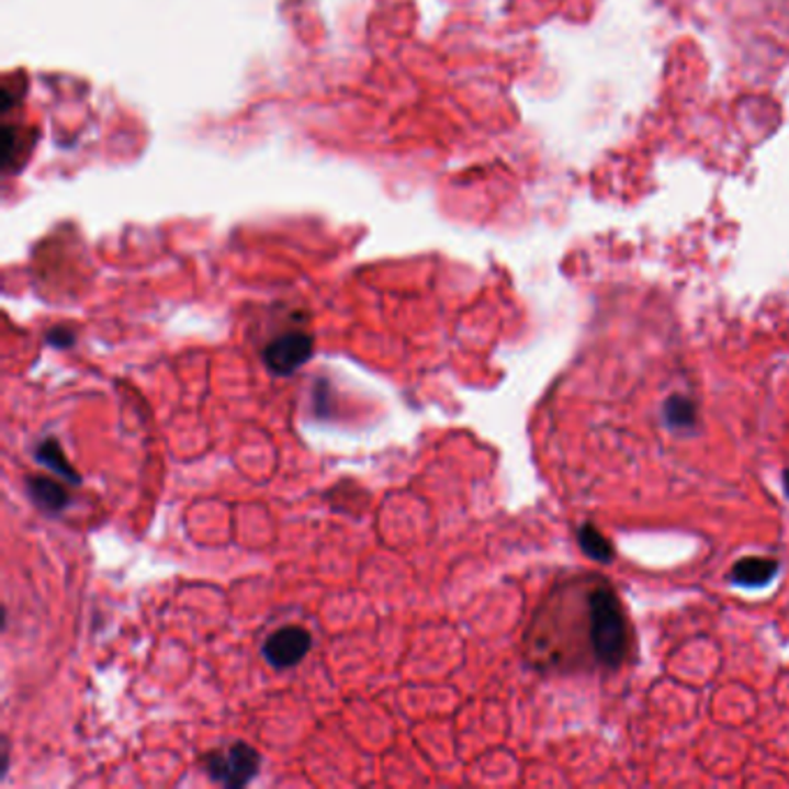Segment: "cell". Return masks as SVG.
<instances>
[{
	"mask_svg": "<svg viewBox=\"0 0 789 789\" xmlns=\"http://www.w3.org/2000/svg\"><path fill=\"white\" fill-rule=\"evenodd\" d=\"M588 639L597 663L618 669L630 649V625L618 595L607 586L588 593Z\"/></svg>",
	"mask_w": 789,
	"mask_h": 789,
	"instance_id": "cell-1",
	"label": "cell"
},
{
	"mask_svg": "<svg viewBox=\"0 0 789 789\" xmlns=\"http://www.w3.org/2000/svg\"><path fill=\"white\" fill-rule=\"evenodd\" d=\"M204 771L225 787H244L258 776L260 755L248 743H232L204 757Z\"/></svg>",
	"mask_w": 789,
	"mask_h": 789,
	"instance_id": "cell-2",
	"label": "cell"
},
{
	"mask_svg": "<svg viewBox=\"0 0 789 789\" xmlns=\"http://www.w3.org/2000/svg\"><path fill=\"white\" fill-rule=\"evenodd\" d=\"M315 352V340L304 331H288L262 350V359L271 373L292 375L302 369Z\"/></svg>",
	"mask_w": 789,
	"mask_h": 789,
	"instance_id": "cell-3",
	"label": "cell"
},
{
	"mask_svg": "<svg viewBox=\"0 0 789 789\" xmlns=\"http://www.w3.org/2000/svg\"><path fill=\"white\" fill-rule=\"evenodd\" d=\"M313 649V634L302 625H285L267 636L262 655L275 669L296 667Z\"/></svg>",
	"mask_w": 789,
	"mask_h": 789,
	"instance_id": "cell-4",
	"label": "cell"
},
{
	"mask_svg": "<svg viewBox=\"0 0 789 789\" xmlns=\"http://www.w3.org/2000/svg\"><path fill=\"white\" fill-rule=\"evenodd\" d=\"M26 494L40 509L49 511V515H58V511L70 505V496L66 494V488H63L56 480L42 475H33L26 480Z\"/></svg>",
	"mask_w": 789,
	"mask_h": 789,
	"instance_id": "cell-5",
	"label": "cell"
},
{
	"mask_svg": "<svg viewBox=\"0 0 789 789\" xmlns=\"http://www.w3.org/2000/svg\"><path fill=\"white\" fill-rule=\"evenodd\" d=\"M778 561L766 559V556H751L743 559L734 565L732 570V582L739 586H751V588H759L764 584H769L776 574H778Z\"/></svg>",
	"mask_w": 789,
	"mask_h": 789,
	"instance_id": "cell-6",
	"label": "cell"
},
{
	"mask_svg": "<svg viewBox=\"0 0 789 789\" xmlns=\"http://www.w3.org/2000/svg\"><path fill=\"white\" fill-rule=\"evenodd\" d=\"M35 459H37L42 465H47L52 473L60 475L63 480H68V482H72V484H79V482H81V477L77 475V471L70 465V461L66 459V454H63L58 440H45V442H42V444L37 447Z\"/></svg>",
	"mask_w": 789,
	"mask_h": 789,
	"instance_id": "cell-7",
	"label": "cell"
},
{
	"mask_svg": "<svg viewBox=\"0 0 789 789\" xmlns=\"http://www.w3.org/2000/svg\"><path fill=\"white\" fill-rule=\"evenodd\" d=\"M665 421L674 431H690L697 421V408L688 396H669L663 408Z\"/></svg>",
	"mask_w": 789,
	"mask_h": 789,
	"instance_id": "cell-8",
	"label": "cell"
},
{
	"mask_svg": "<svg viewBox=\"0 0 789 789\" xmlns=\"http://www.w3.org/2000/svg\"><path fill=\"white\" fill-rule=\"evenodd\" d=\"M579 546L588 559L597 563H611L613 561V546L611 542L597 530L593 523H586L579 528Z\"/></svg>",
	"mask_w": 789,
	"mask_h": 789,
	"instance_id": "cell-9",
	"label": "cell"
},
{
	"mask_svg": "<svg viewBox=\"0 0 789 789\" xmlns=\"http://www.w3.org/2000/svg\"><path fill=\"white\" fill-rule=\"evenodd\" d=\"M47 340L54 348H68V346L75 343V336L70 331H66V329H56V331H52L47 336Z\"/></svg>",
	"mask_w": 789,
	"mask_h": 789,
	"instance_id": "cell-10",
	"label": "cell"
}]
</instances>
